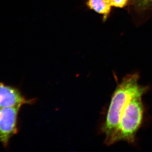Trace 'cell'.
Here are the masks:
<instances>
[{
    "label": "cell",
    "mask_w": 152,
    "mask_h": 152,
    "mask_svg": "<svg viewBox=\"0 0 152 152\" xmlns=\"http://www.w3.org/2000/svg\"><path fill=\"white\" fill-rule=\"evenodd\" d=\"M139 73L129 74L122 79L114 92L106 118L102 125L101 130L105 135V139L109 137L119 124L121 116L124 108L134 96H143L149 89L148 86H141L138 83Z\"/></svg>",
    "instance_id": "6da1fadb"
},
{
    "label": "cell",
    "mask_w": 152,
    "mask_h": 152,
    "mask_svg": "<svg viewBox=\"0 0 152 152\" xmlns=\"http://www.w3.org/2000/svg\"><path fill=\"white\" fill-rule=\"evenodd\" d=\"M142 97V96H134L128 102L122 112L118 126L110 136L105 139L106 145L110 146L119 141L129 144L135 142L145 111Z\"/></svg>",
    "instance_id": "7a4b0ae2"
},
{
    "label": "cell",
    "mask_w": 152,
    "mask_h": 152,
    "mask_svg": "<svg viewBox=\"0 0 152 152\" xmlns=\"http://www.w3.org/2000/svg\"><path fill=\"white\" fill-rule=\"evenodd\" d=\"M22 107L0 108V143L6 149L10 139L18 132L19 114Z\"/></svg>",
    "instance_id": "3957f363"
},
{
    "label": "cell",
    "mask_w": 152,
    "mask_h": 152,
    "mask_svg": "<svg viewBox=\"0 0 152 152\" xmlns=\"http://www.w3.org/2000/svg\"><path fill=\"white\" fill-rule=\"evenodd\" d=\"M36 102L35 99H27L18 88L0 82V108L32 105Z\"/></svg>",
    "instance_id": "277c9868"
},
{
    "label": "cell",
    "mask_w": 152,
    "mask_h": 152,
    "mask_svg": "<svg viewBox=\"0 0 152 152\" xmlns=\"http://www.w3.org/2000/svg\"><path fill=\"white\" fill-rule=\"evenodd\" d=\"M87 5L97 13L104 15H108L112 7L110 0H88Z\"/></svg>",
    "instance_id": "5b68a950"
},
{
    "label": "cell",
    "mask_w": 152,
    "mask_h": 152,
    "mask_svg": "<svg viewBox=\"0 0 152 152\" xmlns=\"http://www.w3.org/2000/svg\"><path fill=\"white\" fill-rule=\"evenodd\" d=\"M112 7H123L126 5L128 0H110Z\"/></svg>",
    "instance_id": "8992f818"
},
{
    "label": "cell",
    "mask_w": 152,
    "mask_h": 152,
    "mask_svg": "<svg viewBox=\"0 0 152 152\" xmlns=\"http://www.w3.org/2000/svg\"><path fill=\"white\" fill-rule=\"evenodd\" d=\"M142 1L145 2V3H148V2H150V1H152V0H141Z\"/></svg>",
    "instance_id": "52a82bcc"
}]
</instances>
